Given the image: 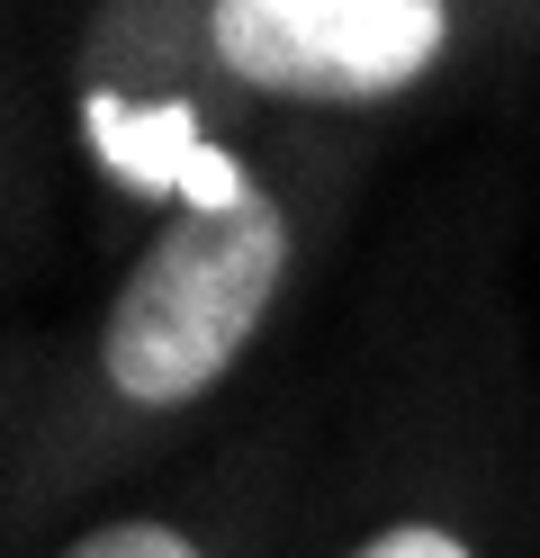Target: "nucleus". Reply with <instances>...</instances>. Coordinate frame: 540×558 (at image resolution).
Listing matches in <instances>:
<instances>
[{"label":"nucleus","instance_id":"obj_1","mask_svg":"<svg viewBox=\"0 0 540 558\" xmlns=\"http://www.w3.org/2000/svg\"><path fill=\"white\" fill-rule=\"evenodd\" d=\"M360 171L370 135L243 126L207 171L171 181L99 316L55 342L46 397L0 469V541H46L235 388L334 253Z\"/></svg>","mask_w":540,"mask_h":558},{"label":"nucleus","instance_id":"obj_2","mask_svg":"<svg viewBox=\"0 0 540 558\" xmlns=\"http://www.w3.org/2000/svg\"><path fill=\"white\" fill-rule=\"evenodd\" d=\"M163 63L243 126L468 109L540 54V0H163Z\"/></svg>","mask_w":540,"mask_h":558},{"label":"nucleus","instance_id":"obj_3","mask_svg":"<svg viewBox=\"0 0 540 558\" xmlns=\"http://www.w3.org/2000/svg\"><path fill=\"white\" fill-rule=\"evenodd\" d=\"M514 496H504L487 424L423 414L379 460V486H360L351 513L324 532V558H495Z\"/></svg>","mask_w":540,"mask_h":558},{"label":"nucleus","instance_id":"obj_4","mask_svg":"<svg viewBox=\"0 0 540 558\" xmlns=\"http://www.w3.org/2000/svg\"><path fill=\"white\" fill-rule=\"evenodd\" d=\"M279 505H288L279 450L243 441V450H226V460H207V469L163 477L154 496L82 513L46 558H252L279 532Z\"/></svg>","mask_w":540,"mask_h":558},{"label":"nucleus","instance_id":"obj_5","mask_svg":"<svg viewBox=\"0 0 540 558\" xmlns=\"http://www.w3.org/2000/svg\"><path fill=\"white\" fill-rule=\"evenodd\" d=\"M19 207H27V82H19L10 27H0V262H10Z\"/></svg>","mask_w":540,"mask_h":558},{"label":"nucleus","instance_id":"obj_6","mask_svg":"<svg viewBox=\"0 0 540 558\" xmlns=\"http://www.w3.org/2000/svg\"><path fill=\"white\" fill-rule=\"evenodd\" d=\"M46 369H55V342H36V333L0 342V469H10L27 414H36V397H46Z\"/></svg>","mask_w":540,"mask_h":558}]
</instances>
